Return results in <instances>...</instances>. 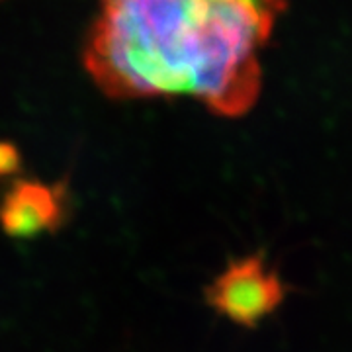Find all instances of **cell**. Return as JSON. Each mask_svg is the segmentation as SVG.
I'll return each instance as SVG.
<instances>
[{"instance_id":"obj_1","label":"cell","mask_w":352,"mask_h":352,"mask_svg":"<svg viewBox=\"0 0 352 352\" xmlns=\"http://www.w3.org/2000/svg\"><path fill=\"white\" fill-rule=\"evenodd\" d=\"M282 0H104L85 63L112 98L190 96L237 118L261 92Z\"/></svg>"},{"instance_id":"obj_4","label":"cell","mask_w":352,"mask_h":352,"mask_svg":"<svg viewBox=\"0 0 352 352\" xmlns=\"http://www.w3.org/2000/svg\"><path fill=\"white\" fill-rule=\"evenodd\" d=\"M22 163L20 151L16 149V145L8 141H0V178L14 175Z\"/></svg>"},{"instance_id":"obj_2","label":"cell","mask_w":352,"mask_h":352,"mask_svg":"<svg viewBox=\"0 0 352 352\" xmlns=\"http://www.w3.org/2000/svg\"><path fill=\"white\" fill-rule=\"evenodd\" d=\"M282 284L261 256L231 263L206 289V300L229 321L254 327L282 302Z\"/></svg>"},{"instance_id":"obj_3","label":"cell","mask_w":352,"mask_h":352,"mask_svg":"<svg viewBox=\"0 0 352 352\" xmlns=\"http://www.w3.org/2000/svg\"><path fill=\"white\" fill-rule=\"evenodd\" d=\"M65 188L39 180H14L0 198V227L14 239L55 231L65 219Z\"/></svg>"}]
</instances>
